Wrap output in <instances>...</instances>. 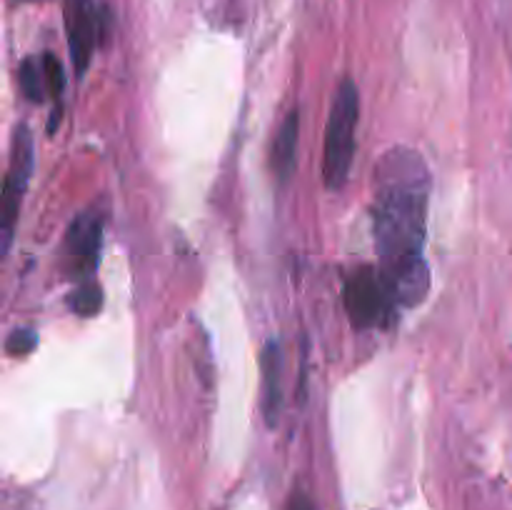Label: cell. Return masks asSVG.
I'll return each instance as SVG.
<instances>
[{
    "instance_id": "cell-5",
    "label": "cell",
    "mask_w": 512,
    "mask_h": 510,
    "mask_svg": "<svg viewBox=\"0 0 512 510\" xmlns=\"http://www.w3.org/2000/svg\"><path fill=\"white\" fill-rule=\"evenodd\" d=\"M65 33H68L70 60L78 78H83L98 43L100 15L93 0H65L63 5Z\"/></svg>"
},
{
    "instance_id": "cell-9",
    "label": "cell",
    "mask_w": 512,
    "mask_h": 510,
    "mask_svg": "<svg viewBox=\"0 0 512 510\" xmlns=\"http://www.w3.org/2000/svg\"><path fill=\"white\" fill-rule=\"evenodd\" d=\"M43 68H45V80H48V90L55 100V108H53V118H50L48 130L53 133L55 125H58L60 113H63V93H65V73H63V65L60 60L55 58L53 53H45L43 58Z\"/></svg>"
},
{
    "instance_id": "cell-8",
    "label": "cell",
    "mask_w": 512,
    "mask_h": 510,
    "mask_svg": "<svg viewBox=\"0 0 512 510\" xmlns=\"http://www.w3.org/2000/svg\"><path fill=\"white\" fill-rule=\"evenodd\" d=\"M298 135H300V115L298 110H290L280 123L278 138H275V175L283 183H288L295 173V153H298Z\"/></svg>"
},
{
    "instance_id": "cell-13",
    "label": "cell",
    "mask_w": 512,
    "mask_h": 510,
    "mask_svg": "<svg viewBox=\"0 0 512 510\" xmlns=\"http://www.w3.org/2000/svg\"><path fill=\"white\" fill-rule=\"evenodd\" d=\"M285 510H318V508H315L313 498H310L308 493H303V490H295V493L290 495L288 508Z\"/></svg>"
},
{
    "instance_id": "cell-3",
    "label": "cell",
    "mask_w": 512,
    "mask_h": 510,
    "mask_svg": "<svg viewBox=\"0 0 512 510\" xmlns=\"http://www.w3.org/2000/svg\"><path fill=\"white\" fill-rule=\"evenodd\" d=\"M393 300L383 275L368 265L355 270L345 283V310L350 315V323L358 330H368L383 323L385 315H390Z\"/></svg>"
},
{
    "instance_id": "cell-11",
    "label": "cell",
    "mask_w": 512,
    "mask_h": 510,
    "mask_svg": "<svg viewBox=\"0 0 512 510\" xmlns=\"http://www.w3.org/2000/svg\"><path fill=\"white\" fill-rule=\"evenodd\" d=\"M70 308L80 318H93L100 308H103V290L95 280H83L78 288L70 295Z\"/></svg>"
},
{
    "instance_id": "cell-12",
    "label": "cell",
    "mask_w": 512,
    "mask_h": 510,
    "mask_svg": "<svg viewBox=\"0 0 512 510\" xmlns=\"http://www.w3.org/2000/svg\"><path fill=\"white\" fill-rule=\"evenodd\" d=\"M38 348V335L30 328H18L8 335L5 340V353L13 355V358H20V355H28Z\"/></svg>"
},
{
    "instance_id": "cell-2",
    "label": "cell",
    "mask_w": 512,
    "mask_h": 510,
    "mask_svg": "<svg viewBox=\"0 0 512 510\" xmlns=\"http://www.w3.org/2000/svg\"><path fill=\"white\" fill-rule=\"evenodd\" d=\"M360 120V93L358 85L345 78L338 85L333 108H330L328 125H325V150H323V183L328 190H343L350 178V168L355 160V130Z\"/></svg>"
},
{
    "instance_id": "cell-1",
    "label": "cell",
    "mask_w": 512,
    "mask_h": 510,
    "mask_svg": "<svg viewBox=\"0 0 512 510\" xmlns=\"http://www.w3.org/2000/svg\"><path fill=\"white\" fill-rule=\"evenodd\" d=\"M430 173L415 150L395 148L380 160L375 173V248L380 275L398 303L418 305L430 288L425 263Z\"/></svg>"
},
{
    "instance_id": "cell-7",
    "label": "cell",
    "mask_w": 512,
    "mask_h": 510,
    "mask_svg": "<svg viewBox=\"0 0 512 510\" xmlns=\"http://www.w3.org/2000/svg\"><path fill=\"white\" fill-rule=\"evenodd\" d=\"M260 373H263V415L268 425H275L283 408V390H280L283 350L275 338H270L260 350Z\"/></svg>"
},
{
    "instance_id": "cell-4",
    "label": "cell",
    "mask_w": 512,
    "mask_h": 510,
    "mask_svg": "<svg viewBox=\"0 0 512 510\" xmlns=\"http://www.w3.org/2000/svg\"><path fill=\"white\" fill-rule=\"evenodd\" d=\"M33 135L30 130L18 128L13 140V158H10L8 178H5L3 190V253L8 250L10 240H13L15 220H18L20 203H23L25 188L30 183V173H33Z\"/></svg>"
},
{
    "instance_id": "cell-6",
    "label": "cell",
    "mask_w": 512,
    "mask_h": 510,
    "mask_svg": "<svg viewBox=\"0 0 512 510\" xmlns=\"http://www.w3.org/2000/svg\"><path fill=\"white\" fill-rule=\"evenodd\" d=\"M103 248V220L98 215H78L65 238V265L70 275L93 280Z\"/></svg>"
},
{
    "instance_id": "cell-10",
    "label": "cell",
    "mask_w": 512,
    "mask_h": 510,
    "mask_svg": "<svg viewBox=\"0 0 512 510\" xmlns=\"http://www.w3.org/2000/svg\"><path fill=\"white\" fill-rule=\"evenodd\" d=\"M20 90H23L25 98L30 100V103H40V100L45 98V85H48V80H45V68H43V60H35V58H25L23 63H20Z\"/></svg>"
}]
</instances>
